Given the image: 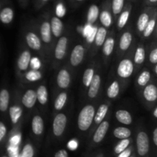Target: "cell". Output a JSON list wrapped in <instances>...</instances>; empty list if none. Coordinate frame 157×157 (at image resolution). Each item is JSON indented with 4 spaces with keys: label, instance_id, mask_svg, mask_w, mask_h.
<instances>
[{
    "label": "cell",
    "instance_id": "9f6ffc18",
    "mask_svg": "<svg viewBox=\"0 0 157 157\" xmlns=\"http://www.w3.org/2000/svg\"><path fill=\"white\" fill-rule=\"evenodd\" d=\"M41 2H46L49 1V0H40Z\"/></svg>",
    "mask_w": 157,
    "mask_h": 157
},
{
    "label": "cell",
    "instance_id": "7dc6e473",
    "mask_svg": "<svg viewBox=\"0 0 157 157\" xmlns=\"http://www.w3.org/2000/svg\"><path fill=\"white\" fill-rule=\"evenodd\" d=\"M78 142H77V141L71 140L68 143V145H67V147H68V148L70 149V150H75L78 148Z\"/></svg>",
    "mask_w": 157,
    "mask_h": 157
},
{
    "label": "cell",
    "instance_id": "d4e9b609",
    "mask_svg": "<svg viewBox=\"0 0 157 157\" xmlns=\"http://www.w3.org/2000/svg\"><path fill=\"white\" fill-rule=\"evenodd\" d=\"M113 135H114L115 137L118 138V139H127L131 136V131H130V129L127 128V127H117L113 130Z\"/></svg>",
    "mask_w": 157,
    "mask_h": 157
},
{
    "label": "cell",
    "instance_id": "74e56055",
    "mask_svg": "<svg viewBox=\"0 0 157 157\" xmlns=\"http://www.w3.org/2000/svg\"><path fill=\"white\" fill-rule=\"evenodd\" d=\"M129 144H130V140H128V138H127V139H123L116 146V147H115L114 149V152L116 153H117V154H119V153H121V152L125 150L128 147Z\"/></svg>",
    "mask_w": 157,
    "mask_h": 157
},
{
    "label": "cell",
    "instance_id": "60d3db41",
    "mask_svg": "<svg viewBox=\"0 0 157 157\" xmlns=\"http://www.w3.org/2000/svg\"><path fill=\"white\" fill-rule=\"evenodd\" d=\"M34 150L31 144H26L22 150V154L21 157H33Z\"/></svg>",
    "mask_w": 157,
    "mask_h": 157
},
{
    "label": "cell",
    "instance_id": "7402d4cb",
    "mask_svg": "<svg viewBox=\"0 0 157 157\" xmlns=\"http://www.w3.org/2000/svg\"><path fill=\"white\" fill-rule=\"evenodd\" d=\"M99 14L100 10L98 6L97 5H91L87 12V23L90 25L94 23L99 17Z\"/></svg>",
    "mask_w": 157,
    "mask_h": 157
},
{
    "label": "cell",
    "instance_id": "b9f144b4",
    "mask_svg": "<svg viewBox=\"0 0 157 157\" xmlns=\"http://www.w3.org/2000/svg\"><path fill=\"white\" fill-rule=\"evenodd\" d=\"M97 31H98V27H97V26H92L90 32H89L88 34L86 35V39H87V42L92 43L94 41V38H95V36H96Z\"/></svg>",
    "mask_w": 157,
    "mask_h": 157
},
{
    "label": "cell",
    "instance_id": "277c9868",
    "mask_svg": "<svg viewBox=\"0 0 157 157\" xmlns=\"http://www.w3.org/2000/svg\"><path fill=\"white\" fill-rule=\"evenodd\" d=\"M133 69L134 67L131 60L126 58L120 62L117 67V75L122 78H128L133 74Z\"/></svg>",
    "mask_w": 157,
    "mask_h": 157
},
{
    "label": "cell",
    "instance_id": "ac0fdd59",
    "mask_svg": "<svg viewBox=\"0 0 157 157\" xmlns=\"http://www.w3.org/2000/svg\"><path fill=\"white\" fill-rule=\"evenodd\" d=\"M14 18V11L11 7H5L0 11V21L3 24H9Z\"/></svg>",
    "mask_w": 157,
    "mask_h": 157
},
{
    "label": "cell",
    "instance_id": "f6af8a7d",
    "mask_svg": "<svg viewBox=\"0 0 157 157\" xmlns=\"http://www.w3.org/2000/svg\"><path fill=\"white\" fill-rule=\"evenodd\" d=\"M150 61L152 64H156L157 63V49L154 48L150 54Z\"/></svg>",
    "mask_w": 157,
    "mask_h": 157
},
{
    "label": "cell",
    "instance_id": "e575fe53",
    "mask_svg": "<svg viewBox=\"0 0 157 157\" xmlns=\"http://www.w3.org/2000/svg\"><path fill=\"white\" fill-rule=\"evenodd\" d=\"M150 78H151V75H150V71H144L140 75V76L138 77L137 79V83L140 86H146L148 82L150 81Z\"/></svg>",
    "mask_w": 157,
    "mask_h": 157
},
{
    "label": "cell",
    "instance_id": "4dcf8cb0",
    "mask_svg": "<svg viewBox=\"0 0 157 157\" xmlns=\"http://www.w3.org/2000/svg\"><path fill=\"white\" fill-rule=\"evenodd\" d=\"M150 21V16L147 13L144 12V13H142L140 15L139 18L137 20V28L138 30L140 32H144V29L147 26V23Z\"/></svg>",
    "mask_w": 157,
    "mask_h": 157
},
{
    "label": "cell",
    "instance_id": "8d00e7d4",
    "mask_svg": "<svg viewBox=\"0 0 157 157\" xmlns=\"http://www.w3.org/2000/svg\"><path fill=\"white\" fill-rule=\"evenodd\" d=\"M25 78L28 81L34 82V81H37L41 79L42 78V75H41V73L39 71L32 70L26 73Z\"/></svg>",
    "mask_w": 157,
    "mask_h": 157
},
{
    "label": "cell",
    "instance_id": "94428289",
    "mask_svg": "<svg viewBox=\"0 0 157 157\" xmlns=\"http://www.w3.org/2000/svg\"><path fill=\"white\" fill-rule=\"evenodd\" d=\"M18 157H21V156H18Z\"/></svg>",
    "mask_w": 157,
    "mask_h": 157
},
{
    "label": "cell",
    "instance_id": "f907efd6",
    "mask_svg": "<svg viewBox=\"0 0 157 157\" xmlns=\"http://www.w3.org/2000/svg\"><path fill=\"white\" fill-rule=\"evenodd\" d=\"M91 27H92V25L90 24L87 25H86L85 27H84V32H83V35H84V36L86 37V35H87V34H88V32H90V29H91Z\"/></svg>",
    "mask_w": 157,
    "mask_h": 157
},
{
    "label": "cell",
    "instance_id": "9c48e42d",
    "mask_svg": "<svg viewBox=\"0 0 157 157\" xmlns=\"http://www.w3.org/2000/svg\"><path fill=\"white\" fill-rule=\"evenodd\" d=\"M57 83L58 87L62 89H66L69 87L71 83V75L65 69L60 71L57 76Z\"/></svg>",
    "mask_w": 157,
    "mask_h": 157
},
{
    "label": "cell",
    "instance_id": "f546056e",
    "mask_svg": "<svg viewBox=\"0 0 157 157\" xmlns=\"http://www.w3.org/2000/svg\"><path fill=\"white\" fill-rule=\"evenodd\" d=\"M67 94L65 92H62V93L59 94L55 101V108L57 110H61L64 107V106L65 105L66 102H67Z\"/></svg>",
    "mask_w": 157,
    "mask_h": 157
},
{
    "label": "cell",
    "instance_id": "680465c9",
    "mask_svg": "<svg viewBox=\"0 0 157 157\" xmlns=\"http://www.w3.org/2000/svg\"><path fill=\"white\" fill-rule=\"evenodd\" d=\"M129 157H133V156H129Z\"/></svg>",
    "mask_w": 157,
    "mask_h": 157
},
{
    "label": "cell",
    "instance_id": "9a60e30c",
    "mask_svg": "<svg viewBox=\"0 0 157 157\" xmlns=\"http://www.w3.org/2000/svg\"><path fill=\"white\" fill-rule=\"evenodd\" d=\"M52 33L55 37H59L63 31V22L58 17H53L50 23Z\"/></svg>",
    "mask_w": 157,
    "mask_h": 157
},
{
    "label": "cell",
    "instance_id": "e0dca14e",
    "mask_svg": "<svg viewBox=\"0 0 157 157\" xmlns=\"http://www.w3.org/2000/svg\"><path fill=\"white\" fill-rule=\"evenodd\" d=\"M115 116H116V118L118 121V122L121 123L123 124H125V125H130V124H131L132 121H133L131 114L127 110H117L116 113H115Z\"/></svg>",
    "mask_w": 157,
    "mask_h": 157
},
{
    "label": "cell",
    "instance_id": "d590c367",
    "mask_svg": "<svg viewBox=\"0 0 157 157\" xmlns=\"http://www.w3.org/2000/svg\"><path fill=\"white\" fill-rule=\"evenodd\" d=\"M130 10H128V9H126V10L124 11V12H121V16L119 17V19H118V23H117L118 28H120V29H123V28L126 25V24H127V21H128L129 19V17H130Z\"/></svg>",
    "mask_w": 157,
    "mask_h": 157
},
{
    "label": "cell",
    "instance_id": "db71d44e",
    "mask_svg": "<svg viewBox=\"0 0 157 157\" xmlns=\"http://www.w3.org/2000/svg\"><path fill=\"white\" fill-rule=\"evenodd\" d=\"M153 115H154L155 117H157V107H156V108H155L154 113H153Z\"/></svg>",
    "mask_w": 157,
    "mask_h": 157
},
{
    "label": "cell",
    "instance_id": "681fc988",
    "mask_svg": "<svg viewBox=\"0 0 157 157\" xmlns=\"http://www.w3.org/2000/svg\"><path fill=\"white\" fill-rule=\"evenodd\" d=\"M130 154H131V151H130V150H127V149H126L125 150H124V151L121 152V153H119L118 157H129L130 156Z\"/></svg>",
    "mask_w": 157,
    "mask_h": 157
},
{
    "label": "cell",
    "instance_id": "d6986e66",
    "mask_svg": "<svg viewBox=\"0 0 157 157\" xmlns=\"http://www.w3.org/2000/svg\"><path fill=\"white\" fill-rule=\"evenodd\" d=\"M9 93L6 89L0 90V111L6 112L9 109Z\"/></svg>",
    "mask_w": 157,
    "mask_h": 157
},
{
    "label": "cell",
    "instance_id": "5bb4252c",
    "mask_svg": "<svg viewBox=\"0 0 157 157\" xmlns=\"http://www.w3.org/2000/svg\"><path fill=\"white\" fill-rule=\"evenodd\" d=\"M32 132L35 135H41L44 130V121L39 115H36L32 121Z\"/></svg>",
    "mask_w": 157,
    "mask_h": 157
},
{
    "label": "cell",
    "instance_id": "44dd1931",
    "mask_svg": "<svg viewBox=\"0 0 157 157\" xmlns=\"http://www.w3.org/2000/svg\"><path fill=\"white\" fill-rule=\"evenodd\" d=\"M132 40H133L132 34L129 32H124L121 36V40H120L119 46L121 50L127 51L131 44Z\"/></svg>",
    "mask_w": 157,
    "mask_h": 157
},
{
    "label": "cell",
    "instance_id": "2e32d148",
    "mask_svg": "<svg viewBox=\"0 0 157 157\" xmlns=\"http://www.w3.org/2000/svg\"><path fill=\"white\" fill-rule=\"evenodd\" d=\"M40 33L42 41L44 43H49L52 41V30H51L50 23L44 21L40 28Z\"/></svg>",
    "mask_w": 157,
    "mask_h": 157
},
{
    "label": "cell",
    "instance_id": "f35d334b",
    "mask_svg": "<svg viewBox=\"0 0 157 157\" xmlns=\"http://www.w3.org/2000/svg\"><path fill=\"white\" fill-rule=\"evenodd\" d=\"M155 26H156V21H155V19H152L151 21H149L147 26L144 29V32H144V37L150 36L153 31H154Z\"/></svg>",
    "mask_w": 157,
    "mask_h": 157
},
{
    "label": "cell",
    "instance_id": "f1b7e54d",
    "mask_svg": "<svg viewBox=\"0 0 157 157\" xmlns=\"http://www.w3.org/2000/svg\"><path fill=\"white\" fill-rule=\"evenodd\" d=\"M99 18L101 20V22L102 23L103 25L104 26V28H109L112 24V17L110 15V12L107 10H103L101 12V14H99Z\"/></svg>",
    "mask_w": 157,
    "mask_h": 157
},
{
    "label": "cell",
    "instance_id": "91938a15",
    "mask_svg": "<svg viewBox=\"0 0 157 157\" xmlns=\"http://www.w3.org/2000/svg\"><path fill=\"white\" fill-rule=\"evenodd\" d=\"M3 157H7V156H3Z\"/></svg>",
    "mask_w": 157,
    "mask_h": 157
},
{
    "label": "cell",
    "instance_id": "8fae6325",
    "mask_svg": "<svg viewBox=\"0 0 157 157\" xmlns=\"http://www.w3.org/2000/svg\"><path fill=\"white\" fill-rule=\"evenodd\" d=\"M101 79L100 75H96L94 76L90 85H89V90H88V97L90 98H96L98 95V91H99L100 87H101Z\"/></svg>",
    "mask_w": 157,
    "mask_h": 157
},
{
    "label": "cell",
    "instance_id": "d6a6232c",
    "mask_svg": "<svg viewBox=\"0 0 157 157\" xmlns=\"http://www.w3.org/2000/svg\"><path fill=\"white\" fill-rule=\"evenodd\" d=\"M145 60V50L143 47H138L136 48L134 55V62L136 64H141Z\"/></svg>",
    "mask_w": 157,
    "mask_h": 157
},
{
    "label": "cell",
    "instance_id": "ba28073f",
    "mask_svg": "<svg viewBox=\"0 0 157 157\" xmlns=\"http://www.w3.org/2000/svg\"><path fill=\"white\" fill-rule=\"evenodd\" d=\"M99 127H98L97 130L95 131L94 135L93 140L95 143H101L105 137L106 134L107 133V130L109 129V123L107 121H103L101 124H99Z\"/></svg>",
    "mask_w": 157,
    "mask_h": 157
},
{
    "label": "cell",
    "instance_id": "484cf974",
    "mask_svg": "<svg viewBox=\"0 0 157 157\" xmlns=\"http://www.w3.org/2000/svg\"><path fill=\"white\" fill-rule=\"evenodd\" d=\"M107 29L104 27H101L98 29L97 31L96 36L94 38V42L97 46H102L104 42L106 40V37H107Z\"/></svg>",
    "mask_w": 157,
    "mask_h": 157
},
{
    "label": "cell",
    "instance_id": "7bdbcfd3",
    "mask_svg": "<svg viewBox=\"0 0 157 157\" xmlns=\"http://www.w3.org/2000/svg\"><path fill=\"white\" fill-rule=\"evenodd\" d=\"M9 157H18V149L17 146L10 145L8 148Z\"/></svg>",
    "mask_w": 157,
    "mask_h": 157
},
{
    "label": "cell",
    "instance_id": "11a10c76",
    "mask_svg": "<svg viewBox=\"0 0 157 157\" xmlns=\"http://www.w3.org/2000/svg\"><path fill=\"white\" fill-rule=\"evenodd\" d=\"M155 74H157V66H156V67H155Z\"/></svg>",
    "mask_w": 157,
    "mask_h": 157
},
{
    "label": "cell",
    "instance_id": "3957f363",
    "mask_svg": "<svg viewBox=\"0 0 157 157\" xmlns=\"http://www.w3.org/2000/svg\"><path fill=\"white\" fill-rule=\"evenodd\" d=\"M67 125V117L64 113H58L56 115L53 121V133L55 136H60L63 134Z\"/></svg>",
    "mask_w": 157,
    "mask_h": 157
},
{
    "label": "cell",
    "instance_id": "7a4b0ae2",
    "mask_svg": "<svg viewBox=\"0 0 157 157\" xmlns=\"http://www.w3.org/2000/svg\"><path fill=\"white\" fill-rule=\"evenodd\" d=\"M136 147L140 156H145L147 154L150 149V141L148 135L145 132H140L136 136Z\"/></svg>",
    "mask_w": 157,
    "mask_h": 157
},
{
    "label": "cell",
    "instance_id": "83f0119b",
    "mask_svg": "<svg viewBox=\"0 0 157 157\" xmlns=\"http://www.w3.org/2000/svg\"><path fill=\"white\" fill-rule=\"evenodd\" d=\"M115 40L114 38L110 37L107 39L105 40L104 42V47H103V52L106 56H110L112 54L113 51V48H114Z\"/></svg>",
    "mask_w": 157,
    "mask_h": 157
},
{
    "label": "cell",
    "instance_id": "6da1fadb",
    "mask_svg": "<svg viewBox=\"0 0 157 157\" xmlns=\"http://www.w3.org/2000/svg\"><path fill=\"white\" fill-rule=\"evenodd\" d=\"M95 114V109L92 105H86L81 109L78 118V128L81 131H86L90 128Z\"/></svg>",
    "mask_w": 157,
    "mask_h": 157
},
{
    "label": "cell",
    "instance_id": "7c38bea8",
    "mask_svg": "<svg viewBox=\"0 0 157 157\" xmlns=\"http://www.w3.org/2000/svg\"><path fill=\"white\" fill-rule=\"evenodd\" d=\"M31 61V53L29 51L25 50L21 52L17 61V65L19 70L26 71L29 67Z\"/></svg>",
    "mask_w": 157,
    "mask_h": 157
},
{
    "label": "cell",
    "instance_id": "4316f807",
    "mask_svg": "<svg viewBox=\"0 0 157 157\" xmlns=\"http://www.w3.org/2000/svg\"><path fill=\"white\" fill-rule=\"evenodd\" d=\"M120 93V85L119 83L117 81H114L111 83L107 90V95L110 99L117 98Z\"/></svg>",
    "mask_w": 157,
    "mask_h": 157
},
{
    "label": "cell",
    "instance_id": "c3c4849f",
    "mask_svg": "<svg viewBox=\"0 0 157 157\" xmlns=\"http://www.w3.org/2000/svg\"><path fill=\"white\" fill-rule=\"evenodd\" d=\"M19 142H20V136H15L10 140V144H11V145L17 146Z\"/></svg>",
    "mask_w": 157,
    "mask_h": 157
},
{
    "label": "cell",
    "instance_id": "bcb514c9",
    "mask_svg": "<svg viewBox=\"0 0 157 157\" xmlns=\"http://www.w3.org/2000/svg\"><path fill=\"white\" fill-rule=\"evenodd\" d=\"M55 157H68V154L65 150H60L55 153Z\"/></svg>",
    "mask_w": 157,
    "mask_h": 157
},
{
    "label": "cell",
    "instance_id": "ab89813d",
    "mask_svg": "<svg viewBox=\"0 0 157 157\" xmlns=\"http://www.w3.org/2000/svg\"><path fill=\"white\" fill-rule=\"evenodd\" d=\"M55 12H56L57 16L59 18H62L66 14V8L65 6L62 2H58L55 8Z\"/></svg>",
    "mask_w": 157,
    "mask_h": 157
},
{
    "label": "cell",
    "instance_id": "8992f818",
    "mask_svg": "<svg viewBox=\"0 0 157 157\" xmlns=\"http://www.w3.org/2000/svg\"><path fill=\"white\" fill-rule=\"evenodd\" d=\"M67 38L66 37L63 36L59 38L58 43L56 44L55 51V58L58 60H61L64 58L66 55V50H67Z\"/></svg>",
    "mask_w": 157,
    "mask_h": 157
},
{
    "label": "cell",
    "instance_id": "30bf717a",
    "mask_svg": "<svg viewBox=\"0 0 157 157\" xmlns=\"http://www.w3.org/2000/svg\"><path fill=\"white\" fill-rule=\"evenodd\" d=\"M25 40L26 43H27L29 48L35 51L40 50L41 47V40H40V38H38L36 34L32 32H28L25 36Z\"/></svg>",
    "mask_w": 157,
    "mask_h": 157
},
{
    "label": "cell",
    "instance_id": "6f0895ef",
    "mask_svg": "<svg viewBox=\"0 0 157 157\" xmlns=\"http://www.w3.org/2000/svg\"><path fill=\"white\" fill-rule=\"evenodd\" d=\"M75 1H77V2H82V1H84V0H75Z\"/></svg>",
    "mask_w": 157,
    "mask_h": 157
},
{
    "label": "cell",
    "instance_id": "f5cc1de1",
    "mask_svg": "<svg viewBox=\"0 0 157 157\" xmlns=\"http://www.w3.org/2000/svg\"><path fill=\"white\" fill-rule=\"evenodd\" d=\"M148 1H149V2L153 3V4H156L157 0H148Z\"/></svg>",
    "mask_w": 157,
    "mask_h": 157
},
{
    "label": "cell",
    "instance_id": "603a6c76",
    "mask_svg": "<svg viewBox=\"0 0 157 157\" xmlns=\"http://www.w3.org/2000/svg\"><path fill=\"white\" fill-rule=\"evenodd\" d=\"M107 112H108V106L107 104H101L99 107V108H98L96 114H94V121L95 122V124H101L104 121V118H105Z\"/></svg>",
    "mask_w": 157,
    "mask_h": 157
},
{
    "label": "cell",
    "instance_id": "cb8c5ba5",
    "mask_svg": "<svg viewBox=\"0 0 157 157\" xmlns=\"http://www.w3.org/2000/svg\"><path fill=\"white\" fill-rule=\"evenodd\" d=\"M21 114H22V109L19 106H12L9 109V115H10V118L12 124H16L18 120L20 119V117H21Z\"/></svg>",
    "mask_w": 157,
    "mask_h": 157
},
{
    "label": "cell",
    "instance_id": "816d5d0a",
    "mask_svg": "<svg viewBox=\"0 0 157 157\" xmlns=\"http://www.w3.org/2000/svg\"><path fill=\"white\" fill-rule=\"evenodd\" d=\"M153 142L154 144L157 146V128H156L153 131Z\"/></svg>",
    "mask_w": 157,
    "mask_h": 157
},
{
    "label": "cell",
    "instance_id": "836d02e7",
    "mask_svg": "<svg viewBox=\"0 0 157 157\" xmlns=\"http://www.w3.org/2000/svg\"><path fill=\"white\" fill-rule=\"evenodd\" d=\"M124 1L125 0H112V12L114 15L121 14V12H122L124 6Z\"/></svg>",
    "mask_w": 157,
    "mask_h": 157
},
{
    "label": "cell",
    "instance_id": "52a82bcc",
    "mask_svg": "<svg viewBox=\"0 0 157 157\" xmlns=\"http://www.w3.org/2000/svg\"><path fill=\"white\" fill-rule=\"evenodd\" d=\"M36 91L32 90V89L26 90V92L23 95L22 99H21V102H22L23 105L27 107V108H32L36 104Z\"/></svg>",
    "mask_w": 157,
    "mask_h": 157
},
{
    "label": "cell",
    "instance_id": "1f68e13d",
    "mask_svg": "<svg viewBox=\"0 0 157 157\" xmlns=\"http://www.w3.org/2000/svg\"><path fill=\"white\" fill-rule=\"evenodd\" d=\"M94 76V70L93 68L86 69L84 75H83V84H84L85 87H89Z\"/></svg>",
    "mask_w": 157,
    "mask_h": 157
},
{
    "label": "cell",
    "instance_id": "ffe728a7",
    "mask_svg": "<svg viewBox=\"0 0 157 157\" xmlns=\"http://www.w3.org/2000/svg\"><path fill=\"white\" fill-rule=\"evenodd\" d=\"M36 96L37 101H38L39 104L41 105H44L48 102V99L47 87L44 85L39 86L36 91Z\"/></svg>",
    "mask_w": 157,
    "mask_h": 157
},
{
    "label": "cell",
    "instance_id": "5b68a950",
    "mask_svg": "<svg viewBox=\"0 0 157 157\" xmlns=\"http://www.w3.org/2000/svg\"><path fill=\"white\" fill-rule=\"evenodd\" d=\"M84 48L81 44H77L74 48L70 57V63L72 66H78L83 61L84 56Z\"/></svg>",
    "mask_w": 157,
    "mask_h": 157
},
{
    "label": "cell",
    "instance_id": "ee69618b",
    "mask_svg": "<svg viewBox=\"0 0 157 157\" xmlns=\"http://www.w3.org/2000/svg\"><path fill=\"white\" fill-rule=\"evenodd\" d=\"M6 132H7V129H6V125L4 124V123L0 121V142L5 137V136L6 134Z\"/></svg>",
    "mask_w": 157,
    "mask_h": 157
},
{
    "label": "cell",
    "instance_id": "4fadbf2b",
    "mask_svg": "<svg viewBox=\"0 0 157 157\" xmlns=\"http://www.w3.org/2000/svg\"><path fill=\"white\" fill-rule=\"evenodd\" d=\"M144 97L149 102H154L157 99V87L151 84L145 86L144 90Z\"/></svg>",
    "mask_w": 157,
    "mask_h": 157
}]
</instances>
